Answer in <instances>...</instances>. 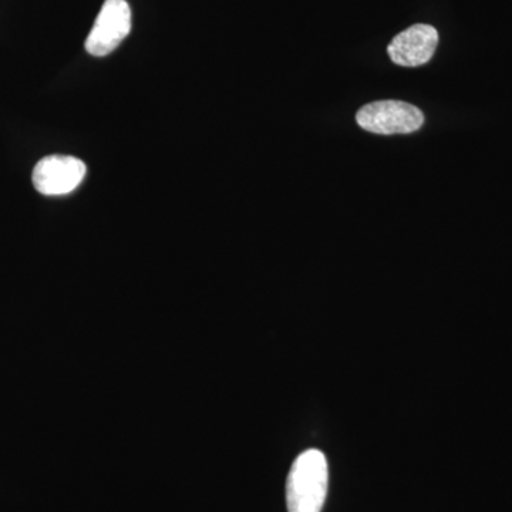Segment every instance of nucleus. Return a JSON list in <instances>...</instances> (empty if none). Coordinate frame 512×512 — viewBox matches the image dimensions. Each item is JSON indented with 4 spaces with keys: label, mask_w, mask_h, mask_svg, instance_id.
<instances>
[{
    "label": "nucleus",
    "mask_w": 512,
    "mask_h": 512,
    "mask_svg": "<svg viewBox=\"0 0 512 512\" xmlns=\"http://www.w3.org/2000/svg\"><path fill=\"white\" fill-rule=\"evenodd\" d=\"M328 461L322 451L306 450L293 461L286 503L289 512H320L328 494Z\"/></svg>",
    "instance_id": "obj_1"
},
{
    "label": "nucleus",
    "mask_w": 512,
    "mask_h": 512,
    "mask_svg": "<svg viewBox=\"0 0 512 512\" xmlns=\"http://www.w3.org/2000/svg\"><path fill=\"white\" fill-rule=\"evenodd\" d=\"M356 121L370 133L392 136L420 130L424 116L420 109L406 101L382 100L366 104L357 111Z\"/></svg>",
    "instance_id": "obj_2"
},
{
    "label": "nucleus",
    "mask_w": 512,
    "mask_h": 512,
    "mask_svg": "<svg viewBox=\"0 0 512 512\" xmlns=\"http://www.w3.org/2000/svg\"><path fill=\"white\" fill-rule=\"evenodd\" d=\"M131 32V9L126 0H106L86 39V50L103 57L120 46Z\"/></svg>",
    "instance_id": "obj_3"
},
{
    "label": "nucleus",
    "mask_w": 512,
    "mask_h": 512,
    "mask_svg": "<svg viewBox=\"0 0 512 512\" xmlns=\"http://www.w3.org/2000/svg\"><path fill=\"white\" fill-rule=\"evenodd\" d=\"M87 174L86 164L72 156L42 158L33 170V185L43 195H66L76 190Z\"/></svg>",
    "instance_id": "obj_4"
},
{
    "label": "nucleus",
    "mask_w": 512,
    "mask_h": 512,
    "mask_svg": "<svg viewBox=\"0 0 512 512\" xmlns=\"http://www.w3.org/2000/svg\"><path fill=\"white\" fill-rule=\"evenodd\" d=\"M439 45V33L430 25H414L399 33L389 47L390 59L397 66L419 67L429 63Z\"/></svg>",
    "instance_id": "obj_5"
}]
</instances>
